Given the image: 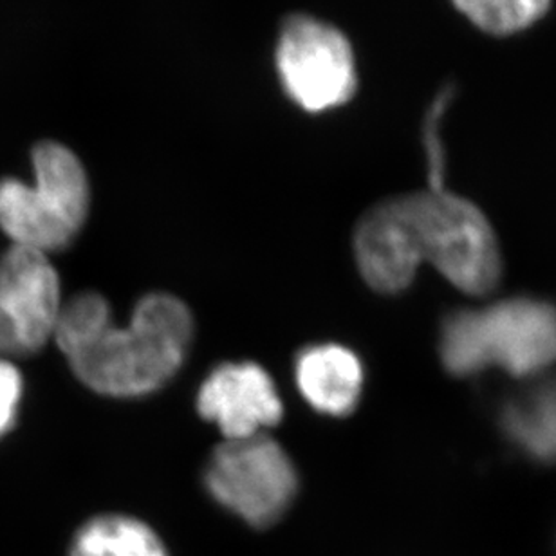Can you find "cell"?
Returning a JSON list of instances; mask_svg holds the SVG:
<instances>
[{
	"label": "cell",
	"mask_w": 556,
	"mask_h": 556,
	"mask_svg": "<svg viewBox=\"0 0 556 556\" xmlns=\"http://www.w3.org/2000/svg\"><path fill=\"white\" fill-rule=\"evenodd\" d=\"M354 253L365 282L380 293H400L421 266L413 233L396 198L376 204L354 233Z\"/></svg>",
	"instance_id": "9"
},
{
	"label": "cell",
	"mask_w": 556,
	"mask_h": 556,
	"mask_svg": "<svg viewBox=\"0 0 556 556\" xmlns=\"http://www.w3.org/2000/svg\"><path fill=\"white\" fill-rule=\"evenodd\" d=\"M452 4L477 29L508 37L542 21L552 0H452Z\"/></svg>",
	"instance_id": "13"
},
{
	"label": "cell",
	"mask_w": 556,
	"mask_h": 556,
	"mask_svg": "<svg viewBox=\"0 0 556 556\" xmlns=\"http://www.w3.org/2000/svg\"><path fill=\"white\" fill-rule=\"evenodd\" d=\"M275 67L283 92L305 113L343 108L358 91L353 43L340 27L311 13L280 22Z\"/></svg>",
	"instance_id": "5"
},
{
	"label": "cell",
	"mask_w": 556,
	"mask_h": 556,
	"mask_svg": "<svg viewBox=\"0 0 556 556\" xmlns=\"http://www.w3.org/2000/svg\"><path fill=\"white\" fill-rule=\"evenodd\" d=\"M24 397V376L15 359L0 356V439L13 430Z\"/></svg>",
	"instance_id": "14"
},
{
	"label": "cell",
	"mask_w": 556,
	"mask_h": 556,
	"mask_svg": "<svg viewBox=\"0 0 556 556\" xmlns=\"http://www.w3.org/2000/svg\"><path fill=\"white\" fill-rule=\"evenodd\" d=\"M192 337V315L172 294H147L129 324L118 327L108 300L87 291L64 302L53 342L87 389L102 396L139 397L174 378Z\"/></svg>",
	"instance_id": "1"
},
{
	"label": "cell",
	"mask_w": 556,
	"mask_h": 556,
	"mask_svg": "<svg viewBox=\"0 0 556 556\" xmlns=\"http://www.w3.org/2000/svg\"><path fill=\"white\" fill-rule=\"evenodd\" d=\"M70 556H168L150 526L127 515L87 520L71 542Z\"/></svg>",
	"instance_id": "12"
},
{
	"label": "cell",
	"mask_w": 556,
	"mask_h": 556,
	"mask_svg": "<svg viewBox=\"0 0 556 556\" xmlns=\"http://www.w3.org/2000/svg\"><path fill=\"white\" fill-rule=\"evenodd\" d=\"M198 410L226 439L252 438L274 427L282 402L268 372L250 364H225L210 372L199 389Z\"/></svg>",
	"instance_id": "8"
},
{
	"label": "cell",
	"mask_w": 556,
	"mask_h": 556,
	"mask_svg": "<svg viewBox=\"0 0 556 556\" xmlns=\"http://www.w3.org/2000/svg\"><path fill=\"white\" fill-rule=\"evenodd\" d=\"M64 307L48 253L13 247L0 253V356L27 358L54 338Z\"/></svg>",
	"instance_id": "7"
},
{
	"label": "cell",
	"mask_w": 556,
	"mask_h": 556,
	"mask_svg": "<svg viewBox=\"0 0 556 556\" xmlns=\"http://www.w3.org/2000/svg\"><path fill=\"white\" fill-rule=\"evenodd\" d=\"M294 378L305 402L329 416L353 413L364 391V367L358 356L334 343L302 351L294 364Z\"/></svg>",
	"instance_id": "10"
},
{
	"label": "cell",
	"mask_w": 556,
	"mask_h": 556,
	"mask_svg": "<svg viewBox=\"0 0 556 556\" xmlns=\"http://www.w3.org/2000/svg\"><path fill=\"white\" fill-rule=\"evenodd\" d=\"M204 482L223 508L257 528L275 525L299 488L288 454L264 433L226 439L210 457Z\"/></svg>",
	"instance_id": "6"
},
{
	"label": "cell",
	"mask_w": 556,
	"mask_h": 556,
	"mask_svg": "<svg viewBox=\"0 0 556 556\" xmlns=\"http://www.w3.org/2000/svg\"><path fill=\"white\" fill-rule=\"evenodd\" d=\"M439 353L455 376L492 367L520 378L541 375L556 362V309L541 300L514 299L459 311L444 321Z\"/></svg>",
	"instance_id": "2"
},
{
	"label": "cell",
	"mask_w": 556,
	"mask_h": 556,
	"mask_svg": "<svg viewBox=\"0 0 556 556\" xmlns=\"http://www.w3.org/2000/svg\"><path fill=\"white\" fill-rule=\"evenodd\" d=\"M503 427L511 443L539 460H556V380L531 387L504 407Z\"/></svg>",
	"instance_id": "11"
},
{
	"label": "cell",
	"mask_w": 556,
	"mask_h": 556,
	"mask_svg": "<svg viewBox=\"0 0 556 556\" xmlns=\"http://www.w3.org/2000/svg\"><path fill=\"white\" fill-rule=\"evenodd\" d=\"M33 179L0 181V231L13 247L64 252L86 225L91 185L73 150L43 141L33 150Z\"/></svg>",
	"instance_id": "3"
},
{
	"label": "cell",
	"mask_w": 556,
	"mask_h": 556,
	"mask_svg": "<svg viewBox=\"0 0 556 556\" xmlns=\"http://www.w3.org/2000/svg\"><path fill=\"white\" fill-rule=\"evenodd\" d=\"M421 263L432 264L455 288L486 294L498 283L503 263L497 237L481 208L443 182L396 195Z\"/></svg>",
	"instance_id": "4"
}]
</instances>
